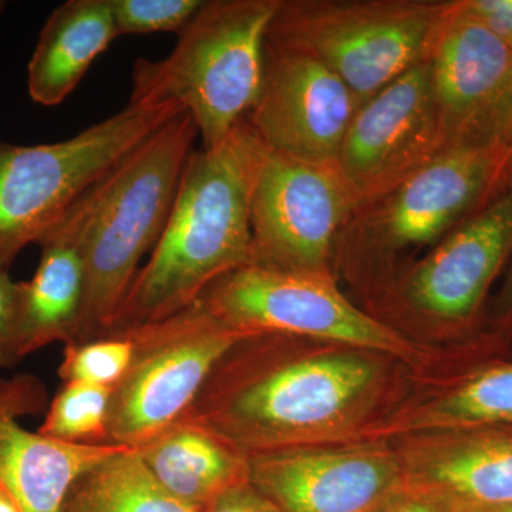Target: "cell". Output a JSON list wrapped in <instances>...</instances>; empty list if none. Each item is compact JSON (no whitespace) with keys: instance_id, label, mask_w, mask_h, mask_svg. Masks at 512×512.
<instances>
[{"instance_id":"obj_4","label":"cell","mask_w":512,"mask_h":512,"mask_svg":"<svg viewBox=\"0 0 512 512\" xmlns=\"http://www.w3.org/2000/svg\"><path fill=\"white\" fill-rule=\"evenodd\" d=\"M278 0H205L164 59H138L130 103L191 114L204 150L221 146L261 96Z\"/></svg>"},{"instance_id":"obj_19","label":"cell","mask_w":512,"mask_h":512,"mask_svg":"<svg viewBox=\"0 0 512 512\" xmlns=\"http://www.w3.org/2000/svg\"><path fill=\"white\" fill-rule=\"evenodd\" d=\"M37 245L40 261L35 275L30 281L20 282L23 359L52 343L67 345L83 303L84 265L72 210Z\"/></svg>"},{"instance_id":"obj_22","label":"cell","mask_w":512,"mask_h":512,"mask_svg":"<svg viewBox=\"0 0 512 512\" xmlns=\"http://www.w3.org/2000/svg\"><path fill=\"white\" fill-rule=\"evenodd\" d=\"M484 360L427 407L417 426L448 433L512 426V359L491 356Z\"/></svg>"},{"instance_id":"obj_7","label":"cell","mask_w":512,"mask_h":512,"mask_svg":"<svg viewBox=\"0 0 512 512\" xmlns=\"http://www.w3.org/2000/svg\"><path fill=\"white\" fill-rule=\"evenodd\" d=\"M447 0H278L266 43L332 70L362 104L426 62Z\"/></svg>"},{"instance_id":"obj_33","label":"cell","mask_w":512,"mask_h":512,"mask_svg":"<svg viewBox=\"0 0 512 512\" xmlns=\"http://www.w3.org/2000/svg\"><path fill=\"white\" fill-rule=\"evenodd\" d=\"M460 512H512V505H505V507L485 508V510H471Z\"/></svg>"},{"instance_id":"obj_5","label":"cell","mask_w":512,"mask_h":512,"mask_svg":"<svg viewBox=\"0 0 512 512\" xmlns=\"http://www.w3.org/2000/svg\"><path fill=\"white\" fill-rule=\"evenodd\" d=\"M512 187V147L498 138L458 144L375 201L355 208L333 261L360 271L409 248L436 247Z\"/></svg>"},{"instance_id":"obj_21","label":"cell","mask_w":512,"mask_h":512,"mask_svg":"<svg viewBox=\"0 0 512 512\" xmlns=\"http://www.w3.org/2000/svg\"><path fill=\"white\" fill-rule=\"evenodd\" d=\"M62 512H197L168 493L136 450L90 468L67 493Z\"/></svg>"},{"instance_id":"obj_29","label":"cell","mask_w":512,"mask_h":512,"mask_svg":"<svg viewBox=\"0 0 512 512\" xmlns=\"http://www.w3.org/2000/svg\"><path fill=\"white\" fill-rule=\"evenodd\" d=\"M490 322L493 336L500 340L512 338V262L504 284L491 302L490 312L485 315Z\"/></svg>"},{"instance_id":"obj_32","label":"cell","mask_w":512,"mask_h":512,"mask_svg":"<svg viewBox=\"0 0 512 512\" xmlns=\"http://www.w3.org/2000/svg\"><path fill=\"white\" fill-rule=\"evenodd\" d=\"M0 512H20L18 504L3 488H0Z\"/></svg>"},{"instance_id":"obj_11","label":"cell","mask_w":512,"mask_h":512,"mask_svg":"<svg viewBox=\"0 0 512 512\" xmlns=\"http://www.w3.org/2000/svg\"><path fill=\"white\" fill-rule=\"evenodd\" d=\"M448 148L423 62L359 107L333 165L357 208L399 187Z\"/></svg>"},{"instance_id":"obj_8","label":"cell","mask_w":512,"mask_h":512,"mask_svg":"<svg viewBox=\"0 0 512 512\" xmlns=\"http://www.w3.org/2000/svg\"><path fill=\"white\" fill-rule=\"evenodd\" d=\"M120 335L133 343V359L111 392L107 431L110 444L130 450L183 419L222 357L248 338L198 302Z\"/></svg>"},{"instance_id":"obj_13","label":"cell","mask_w":512,"mask_h":512,"mask_svg":"<svg viewBox=\"0 0 512 512\" xmlns=\"http://www.w3.org/2000/svg\"><path fill=\"white\" fill-rule=\"evenodd\" d=\"M362 101L319 60L266 43L261 96L247 121L266 147L333 164Z\"/></svg>"},{"instance_id":"obj_23","label":"cell","mask_w":512,"mask_h":512,"mask_svg":"<svg viewBox=\"0 0 512 512\" xmlns=\"http://www.w3.org/2000/svg\"><path fill=\"white\" fill-rule=\"evenodd\" d=\"M113 389L87 383H63L46 410L39 433L76 446H113L107 414Z\"/></svg>"},{"instance_id":"obj_20","label":"cell","mask_w":512,"mask_h":512,"mask_svg":"<svg viewBox=\"0 0 512 512\" xmlns=\"http://www.w3.org/2000/svg\"><path fill=\"white\" fill-rule=\"evenodd\" d=\"M136 451L158 483L197 512L249 481L248 458L190 421H177Z\"/></svg>"},{"instance_id":"obj_18","label":"cell","mask_w":512,"mask_h":512,"mask_svg":"<svg viewBox=\"0 0 512 512\" xmlns=\"http://www.w3.org/2000/svg\"><path fill=\"white\" fill-rule=\"evenodd\" d=\"M117 37L110 0H67L57 6L29 60L30 99L45 107L62 104Z\"/></svg>"},{"instance_id":"obj_2","label":"cell","mask_w":512,"mask_h":512,"mask_svg":"<svg viewBox=\"0 0 512 512\" xmlns=\"http://www.w3.org/2000/svg\"><path fill=\"white\" fill-rule=\"evenodd\" d=\"M247 120L221 146L192 151L173 210L106 336L170 318L222 276L248 264ZM104 336V338H106Z\"/></svg>"},{"instance_id":"obj_30","label":"cell","mask_w":512,"mask_h":512,"mask_svg":"<svg viewBox=\"0 0 512 512\" xmlns=\"http://www.w3.org/2000/svg\"><path fill=\"white\" fill-rule=\"evenodd\" d=\"M375 512H448L440 508L439 505L427 503L420 498L409 497V495H399L382 508Z\"/></svg>"},{"instance_id":"obj_6","label":"cell","mask_w":512,"mask_h":512,"mask_svg":"<svg viewBox=\"0 0 512 512\" xmlns=\"http://www.w3.org/2000/svg\"><path fill=\"white\" fill-rule=\"evenodd\" d=\"M170 104L128 103L69 140L19 146L0 140V271L37 244L77 201L168 120Z\"/></svg>"},{"instance_id":"obj_31","label":"cell","mask_w":512,"mask_h":512,"mask_svg":"<svg viewBox=\"0 0 512 512\" xmlns=\"http://www.w3.org/2000/svg\"><path fill=\"white\" fill-rule=\"evenodd\" d=\"M495 138L512 147V77L507 96H505L503 110H501L500 119L495 128Z\"/></svg>"},{"instance_id":"obj_27","label":"cell","mask_w":512,"mask_h":512,"mask_svg":"<svg viewBox=\"0 0 512 512\" xmlns=\"http://www.w3.org/2000/svg\"><path fill=\"white\" fill-rule=\"evenodd\" d=\"M458 15L490 30L512 50V0H451Z\"/></svg>"},{"instance_id":"obj_12","label":"cell","mask_w":512,"mask_h":512,"mask_svg":"<svg viewBox=\"0 0 512 512\" xmlns=\"http://www.w3.org/2000/svg\"><path fill=\"white\" fill-rule=\"evenodd\" d=\"M511 256L512 187L397 279V306L441 328L473 329Z\"/></svg>"},{"instance_id":"obj_15","label":"cell","mask_w":512,"mask_h":512,"mask_svg":"<svg viewBox=\"0 0 512 512\" xmlns=\"http://www.w3.org/2000/svg\"><path fill=\"white\" fill-rule=\"evenodd\" d=\"M49 407L46 384L32 373L0 376V488L20 512H62L72 485L126 447L76 446L33 433L19 420Z\"/></svg>"},{"instance_id":"obj_10","label":"cell","mask_w":512,"mask_h":512,"mask_svg":"<svg viewBox=\"0 0 512 512\" xmlns=\"http://www.w3.org/2000/svg\"><path fill=\"white\" fill-rule=\"evenodd\" d=\"M197 302L248 336L326 339L394 355L410 350L396 330L353 305L326 272L244 265L215 281Z\"/></svg>"},{"instance_id":"obj_1","label":"cell","mask_w":512,"mask_h":512,"mask_svg":"<svg viewBox=\"0 0 512 512\" xmlns=\"http://www.w3.org/2000/svg\"><path fill=\"white\" fill-rule=\"evenodd\" d=\"M375 377V366L363 357L293 355L285 335H252L222 357L181 420L247 458L259 456L295 447L345 416Z\"/></svg>"},{"instance_id":"obj_25","label":"cell","mask_w":512,"mask_h":512,"mask_svg":"<svg viewBox=\"0 0 512 512\" xmlns=\"http://www.w3.org/2000/svg\"><path fill=\"white\" fill-rule=\"evenodd\" d=\"M205 0H110L119 37L175 33L180 35Z\"/></svg>"},{"instance_id":"obj_26","label":"cell","mask_w":512,"mask_h":512,"mask_svg":"<svg viewBox=\"0 0 512 512\" xmlns=\"http://www.w3.org/2000/svg\"><path fill=\"white\" fill-rule=\"evenodd\" d=\"M22 284L9 272L0 271V369H10L23 360L20 346Z\"/></svg>"},{"instance_id":"obj_17","label":"cell","mask_w":512,"mask_h":512,"mask_svg":"<svg viewBox=\"0 0 512 512\" xmlns=\"http://www.w3.org/2000/svg\"><path fill=\"white\" fill-rule=\"evenodd\" d=\"M402 494L448 512L512 505V426L450 433Z\"/></svg>"},{"instance_id":"obj_3","label":"cell","mask_w":512,"mask_h":512,"mask_svg":"<svg viewBox=\"0 0 512 512\" xmlns=\"http://www.w3.org/2000/svg\"><path fill=\"white\" fill-rule=\"evenodd\" d=\"M198 128L187 111L127 154L72 208L84 265L82 311L72 340L110 332L140 271L163 234Z\"/></svg>"},{"instance_id":"obj_28","label":"cell","mask_w":512,"mask_h":512,"mask_svg":"<svg viewBox=\"0 0 512 512\" xmlns=\"http://www.w3.org/2000/svg\"><path fill=\"white\" fill-rule=\"evenodd\" d=\"M201 512H282L251 481L235 485L215 498Z\"/></svg>"},{"instance_id":"obj_14","label":"cell","mask_w":512,"mask_h":512,"mask_svg":"<svg viewBox=\"0 0 512 512\" xmlns=\"http://www.w3.org/2000/svg\"><path fill=\"white\" fill-rule=\"evenodd\" d=\"M426 62L448 146L494 138L512 77L510 47L447 0Z\"/></svg>"},{"instance_id":"obj_16","label":"cell","mask_w":512,"mask_h":512,"mask_svg":"<svg viewBox=\"0 0 512 512\" xmlns=\"http://www.w3.org/2000/svg\"><path fill=\"white\" fill-rule=\"evenodd\" d=\"M248 461L249 481L282 512H375L402 495L399 470L379 454L292 447Z\"/></svg>"},{"instance_id":"obj_24","label":"cell","mask_w":512,"mask_h":512,"mask_svg":"<svg viewBox=\"0 0 512 512\" xmlns=\"http://www.w3.org/2000/svg\"><path fill=\"white\" fill-rule=\"evenodd\" d=\"M133 359V343L127 336H106L82 345H64L59 377L63 383H87L114 387L126 375Z\"/></svg>"},{"instance_id":"obj_9","label":"cell","mask_w":512,"mask_h":512,"mask_svg":"<svg viewBox=\"0 0 512 512\" xmlns=\"http://www.w3.org/2000/svg\"><path fill=\"white\" fill-rule=\"evenodd\" d=\"M248 164L247 265L332 274L340 231L355 211L335 165L278 153L266 147L249 124Z\"/></svg>"}]
</instances>
